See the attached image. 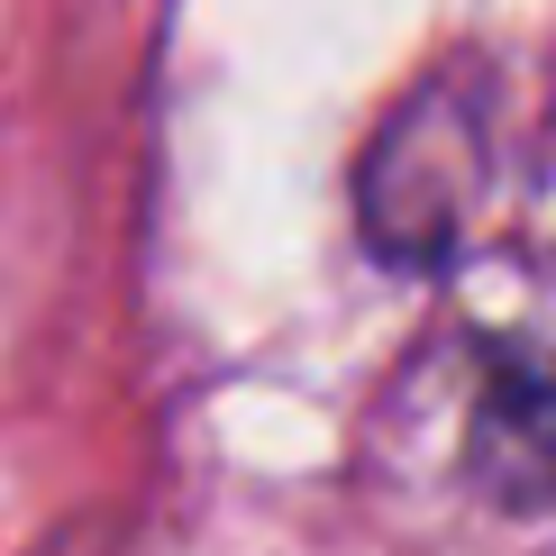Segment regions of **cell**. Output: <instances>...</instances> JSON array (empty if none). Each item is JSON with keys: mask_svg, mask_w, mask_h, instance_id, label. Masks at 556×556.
Listing matches in <instances>:
<instances>
[{"mask_svg": "<svg viewBox=\"0 0 556 556\" xmlns=\"http://www.w3.org/2000/svg\"><path fill=\"white\" fill-rule=\"evenodd\" d=\"M466 165H475L466 110H456L447 91H420V101L375 137V155H365V238H375L383 256H402V265L447 256L456 211H466V192H475Z\"/></svg>", "mask_w": 556, "mask_h": 556, "instance_id": "1", "label": "cell"}]
</instances>
